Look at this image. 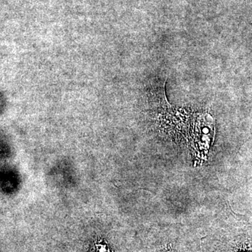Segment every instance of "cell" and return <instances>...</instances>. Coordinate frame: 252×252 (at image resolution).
Returning a JSON list of instances; mask_svg holds the SVG:
<instances>
[{
  "label": "cell",
  "mask_w": 252,
  "mask_h": 252,
  "mask_svg": "<svg viewBox=\"0 0 252 252\" xmlns=\"http://www.w3.org/2000/svg\"><path fill=\"white\" fill-rule=\"evenodd\" d=\"M167 252H173V250H168V251H167Z\"/></svg>",
  "instance_id": "6da1fadb"
}]
</instances>
